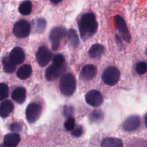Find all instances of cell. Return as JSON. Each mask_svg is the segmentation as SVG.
I'll list each match as a JSON object with an SVG mask.
<instances>
[{
  "mask_svg": "<svg viewBox=\"0 0 147 147\" xmlns=\"http://www.w3.org/2000/svg\"><path fill=\"white\" fill-rule=\"evenodd\" d=\"M74 112L73 108L69 106H65L64 109V114L67 117H70L72 115Z\"/></svg>",
  "mask_w": 147,
  "mask_h": 147,
  "instance_id": "4dcf8cb0",
  "label": "cell"
},
{
  "mask_svg": "<svg viewBox=\"0 0 147 147\" xmlns=\"http://www.w3.org/2000/svg\"><path fill=\"white\" fill-rule=\"evenodd\" d=\"M21 138L17 133H9L5 136L3 144L8 147H16L20 143Z\"/></svg>",
  "mask_w": 147,
  "mask_h": 147,
  "instance_id": "5bb4252c",
  "label": "cell"
},
{
  "mask_svg": "<svg viewBox=\"0 0 147 147\" xmlns=\"http://www.w3.org/2000/svg\"><path fill=\"white\" fill-rule=\"evenodd\" d=\"M76 87V79L72 74L67 73L63 74L60 80L59 88L63 94L65 96L72 95Z\"/></svg>",
  "mask_w": 147,
  "mask_h": 147,
  "instance_id": "7a4b0ae2",
  "label": "cell"
},
{
  "mask_svg": "<svg viewBox=\"0 0 147 147\" xmlns=\"http://www.w3.org/2000/svg\"><path fill=\"white\" fill-rule=\"evenodd\" d=\"M32 73V69L30 65L24 64L20 67L17 71V77L21 80H25L30 77Z\"/></svg>",
  "mask_w": 147,
  "mask_h": 147,
  "instance_id": "ac0fdd59",
  "label": "cell"
},
{
  "mask_svg": "<svg viewBox=\"0 0 147 147\" xmlns=\"http://www.w3.org/2000/svg\"><path fill=\"white\" fill-rule=\"evenodd\" d=\"M62 0H51V2L54 4H57L60 2Z\"/></svg>",
  "mask_w": 147,
  "mask_h": 147,
  "instance_id": "d6a6232c",
  "label": "cell"
},
{
  "mask_svg": "<svg viewBox=\"0 0 147 147\" xmlns=\"http://www.w3.org/2000/svg\"><path fill=\"white\" fill-rule=\"evenodd\" d=\"M1 147H8V146H7L6 145H5V144H2V145H1Z\"/></svg>",
  "mask_w": 147,
  "mask_h": 147,
  "instance_id": "e575fe53",
  "label": "cell"
},
{
  "mask_svg": "<svg viewBox=\"0 0 147 147\" xmlns=\"http://www.w3.org/2000/svg\"><path fill=\"white\" fill-rule=\"evenodd\" d=\"M65 65H58L52 63L45 72V77L48 80H53L60 76L65 70Z\"/></svg>",
  "mask_w": 147,
  "mask_h": 147,
  "instance_id": "30bf717a",
  "label": "cell"
},
{
  "mask_svg": "<svg viewBox=\"0 0 147 147\" xmlns=\"http://www.w3.org/2000/svg\"><path fill=\"white\" fill-rule=\"evenodd\" d=\"M42 111L40 105L36 103H30L26 109V117L29 123H34L40 118Z\"/></svg>",
  "mask_w": 147,
  "mask_h": 147,
  "instance_id": "8992f818",
  "label": "cell"
},
{
  "mask_svg": "<svg viewBox=\"0 0 147 147\" xmlns=\"http://www.w3.org/2000/svg\"><path fill=\"white\" fill-rule=\"evenodd\" d=\"M104 50L105 48L103 45L99 44H95L91 47L88 54L91 58H98L103 54Z\"/></svg>",
  "mask_w": 147,
  "mask_h": 147,
  "instance_id": "d6986e66",
  "label": "cell"
},
{
  "mask_svg": "<svg viewBox=\"0 0 147 147\" xmlns=\"http://www.w3.org/2000/svg\"><path fill=\"white\" fill-rule=\"evenodd\" d=\"M141 123L140 118L138 115H133L127 117L123 123V129L127 131H132L137 130Z\"/></svg>",
  "mask_w": 147,
  "mask_h": 147,
  "instance_id": "8fae6325",
  "label": "cell"
},
{
  "mask_svg": "<svg viewBox=\"0 0 147 147\" xmlns=\"http://www.w3.org/2000/svg\"><path fill=\"white\" fill-rule=\"evenodd\" d=\"M13 32L17 37L25 38L29 36L30 32V25L26 20H20L14 24Z\"/></svg>",
  "mask_w": 147,
  "mask_h": 147,
  "instance_id": "5b68a950",
  "label": "cell"
},
{
  "mask_svg": "<svg viewBox=\"0 0 147 147\" xmlns=\"http://www.w3.org/2000/svg\"><path fill=\"white\" fill-rule=\"evenodd\" d=\"M136 70L139 75H143L147 71V64L144 61L138 62L136 67Z\"/></svg>",
  "mask_w": 147,
  "mask_h": 147,
  "instance_id": "484cf974",
  "label": "cell"
},
{
  "mask_svg": "<svg viewBox=\"0 0 147 147\" xmlns=\"http://www.w3.org/2000/svg\"><path fill=\"white\" fill-rule=\"evenodd\" d=\"M9 57L17 65L21 64L24 61L25 55L21 48L15 47L10 52Z\"/></svg>",
  "mask_w": 147,
  "mask_h": 147,
  "instance_id": "4fadbf2b",
  "label": "cell"
},
{
  "mask_svg": "<svg viewBox=\"0 0 147 147\" xmlns=\"http://www.w3.org/2000/svg\"><path fill=\"white\" fill-rule=\"evenodd\" d=\"M14 105L13 103L7 99L2 101L0 106V114L3 118L7 117L13 111Z\"/></svg>",
  "mask_w": 147,
  "mask_h": 147,
  "instance_id": "9a60e30c",
  "label": "cell"
},
{
  "mask_svg": "<svg viewBox=\"0 0 147 147\" xmlns=\"http://www.w3.org/2000/svg\"><path fill=\"white\" fill-rule=\"evenodd\" d=\"M2 65L3 70L9 74L13 72L16 68V64L8 57L3 58L2 60Z\"/></svg>",
  "mask_w": 147,
  "mask_h": 147,
  "instance_id": "44dd1931",
  "label": "cell"
},
{
  "mask_svg": "<svg viewBox=\"0 0 147 147\" xmlns=\"http://www.w3.org/2000/svg\"><path fill=\"white\" fill-rule=\"evenodd\" d=\"M9 128H10V130L11 131H20L22 129V126L20 123H17V122H14V123H13L10 124Z\"/></svg>",
  "mask_w": 147,
  "mask_h": 147,
  "instance_id": "f546056e",
  "label": "cell"
},
{
  "mask_svg": "<svg viewBox=\"0 0 147 147\" xmlns=\"http://www.w3.org/2000/svg\"><path fill=\"white\" fill-rule=\"evenodd\" d=\"M81 38L84 40L92 37L97 31L98 24L93 13L84 14L78 22Z\"/></svg>",
  "mask_w": 147,
  "mask_h": 147,
  "instance_id": "6da1fadb",
  "label": "cell"
},
{
  "mask_svg": "<svg viewBox=\"0 0 147 147\" xmlns=\"http://www.w3.org/2000/svg\"><path fill=\"white\" fill-rule=\"evenodd\" d=\"M67 40L69 44L74 48L77 47L79 44V40L76 32L72 29H69L67 34Z\"/></svg>",
  "mask_w": 147,
  "mask_h": 147,
  "instance_id": "ffe728a7",
  "label": "cell"
},
{
  "mask_svg": "<svg viewBox=\"0 0 147 147\" xmlns=\"http://www.w3.org/2000/svg\"><path fill=\"white\" fill-rule=\"evenodd\" d=\"M114 21L121 37H122L125 41L130 42L131 40V36L123 18L120 16L117 15L114 17Z\"/></svg>",
  "mask_w": 147,
  "mask_h": 147,
  "instance_id": "52a82bcc",
  "label": "cell"
},
{
  "mask_svg": "<svg viewBox=\"0 0 147 147\" xmlns=\"http://www.w3.org/2000/svg\"><path fill=\"white\" fill-rule=\"evenodd\" d=\"M64 126L65 128L68 131H72L74 127H75V119L72 117L68 118L66 121L64 123Z\"/></svg>",
  "mask_w": 147,
  "mask_h": 147,
  "instance_id": "4316f807",
  "label": "cell"
},
{
  "mask_svg": "<svg viewBox=\"0 0 147 147\" xmlns=\"http://www.w3.org/2000/svg\"><path fill=\"white\" fill-rule=\"evenodd\" d=\"M12 99L17 103H22L26 98V90L22 87H18L15 88L11 94Z\"/></svg>",
  "mask_w": 147,
  "mask_h": 147,
  "instance_id": "2e32d148",
  "label": "cell"
},
{
  "mask_svg": "<svg viewBox=\"0 0 147 147\" xmlns=\"http://www.w3.org/2000/svg\"><path fill=\"white\" fill-rule=\"evenodd\" d=\"M32 9V2L29 0H26L23 2L20 5L18 8V10L20 13L21 14L24 16L29 15L31 13Z\"/></svg>",
  "mask_w": 147,
  "mask_h": 147,
  "instance_id": "7402d4cb",
  "label": "cell"
},
{
  "mask_svg": "<svg viewBox=\"0 0 147 147\" xmlns=\"http://www.w3.org/2000/svg\"><path fill=\"white\" fill-rule=\"evenodd\" d=\"M102 147H123L121 140L115 137H107L101 142Z\"/></svg>",
  "mask_w": 147,
  "mask_h": 147,
  "instance_id": "e0dca14e",
  "label": "cell"
},
{
  "mask_svg": "<svg viewBox=\"0 0 147 147\" xmlns=\"http://www.w3.org/2000/svg\"><path fill=\"white\" fill-rule=\"evenodd\" d=\"M97 74L96 67L92 64L85 65L81 69L80 78L83 80H90L92 79Z\"/></svg>",
  "mask_w": 147,
  "mask_h": 147,
  "instance_id": "7c38bea8",
  "label": "cell"
},
{
  "mask_svg": "<svg viewBox=\"0 0 147 147\" xmlns=\"http://www.w3.org/2000/svg\"><path fill=\"white\" fill-rule=\"evenodd\" d=\"M102 78L105 84L109 86H114L117 83L120 78V72L115 67H108L105 69Z\"/></svg>",
  "mask_w": 147,
  "mask_h": 147,
  "instance_id": "3957f363",
  "label": "cell"
},
{
  "mask_svg": "<svg viewBox=\"0 0 147 147\" xmlns=\"http://www.w3.org/2000/svg\"><path fill=\"white\" fill-rule=\"evenodd\" d=\"M104 117L103 112L100 110H94L89 115V120L92 123H98L101 122Z\"/></svg>",
  "mask_w": 147,
  "mask_h": 147,
  "instance_id": "603a6c76",
  "label": "cell"
},
{
  "mask_svg": "<svg viewBox=\"0 0 147 147\" xmlns=\"http://www.w3.org/2000/svg\"><path fill=\"white\" fill-rule=\"evenodd\" d=\"M66 32L65 28L62 26L55 27L51 30L49 37L52 44V48L53 51L58 49L60 41L65 36Z\"/></svg>",
  "mask_w": 147,
  "mask_h": 147,
  "instance_id": "277c9868",
  "label": "cell"
},
{
  "mask_svg": "<svg viewBox=\"0 0 147 147\" xmlns=\"http://www.w3.org/2000/svg\"><path fill=\"white\" fill-rule=\"evenodd\" d=\"M85 100L88 105L96 107L100 106L103 101L101 93L95 90L88 91L85 95Z\"/></svg>",
  "mask_w": 147,
  "mask_h": 147,
  "instance_id": "9c48e42d",
  "label": "cell"
},
{
  "mask_svg": "<svg viewBox=\"0 0 147 147\" xmlns=\"http://www.w3.org/2000/svg\"><path fill=\"white\" fill-rule=\"evenodd\" d=\"M116 40H117V42L119 44H122V42H121V38L119 37V36H118V35H116Z\"/></svg>",
  "mask_w": 147,
  "mask_h": 147,
  "instance_id": "1f68e13d",
  "label": "cell"
},
{
  "mask_svg": "<svg viewBox=\"0 0 147 147\" xmlns=\"http://www.w3.org/2000/svg\"><path fill=\"white\" fill-rule=\"evenodd\" d=\"M53 63L58 65H64L65 64V59L64 56L60 54L56 55L53 59Z\"/></svg>",
  "mask_w": 147,
  "mask_h": 147,
  "instance_id": "83f0119b",
  "label": "cell"
},
{
  "mask_svg": "<svg viewBox=\"0 0 147 147\" xmlns=\"http://www.w3.org/2000/svg\"><path fill=\"white\" fill-rule=\"evenodd\" d=\"M145 124H146V126L147 127V113L146 114L145 116Z\"/></svg>",
  "mask_w": 147,
  "mask_h": 147,
  "instance_id": "836d02e7",
  "label": "cell"
},
{
  "mask_svg": "<svg viewBox=\"0 0 147 147\" xmlns=\"http://www.w3.org/2000/svg\"><path fill=\"white\" fill-rule=\"evenodd\" d=\"M9 94V88L8 86L5 83L0 84V99L3 100L8 97Z\"/></svg>",
  "mask_w": 147,
  "mask_h": 147,
  "instance_id": "d4e9b609",
  "label": "cell"
},
{
  "mask_svg": "<svg viewBox=\"0 0 147 147\" xmlns=\"http://www.w3.org/2000/svg\"><path fill=\"white\" fill-rule=\"evenodd\" d=\"M83 133V127L81 126H76L71 131V134L75 137H80Z\"/></svg>",
  "mask_w": 147,
  "mask_h": 147,
  "instance_id": "f1b7e54d",
  "label": "cell"
},
{
  "mask_svg": "<svg viewBox=\"0 0 147 147\" xmlns=\"http://www.w3.org/2000/svg\"><path fill=\"white\" fill-rule=\"evenodd\" d=\"M46 21L44 18H38L36 21V25L34 28L35 32L41 33L42 32L46 26Z\"/></svg>",
  "mask_w": 147,
  "mask_h": 147,
  "instance_id": "cb8c5ba5",
  "label": "cell"
},
{
  "mask_svg": "<svg viewBox=\"0 0 147 147\" xmlns=\"http://www.w3.org/2000/svg\"></svg>",
  "mask_w": 147,
  "mask_h": 147,
  "instance_id": "d590c367",
  "label": "cell"
},
{
  "mask_svg": "<svg viewBox=\"0 0 147 147\" xmlns=\"http://www.w3.org/2000/svg\"><path fill=\"white\" fill-rule=\"evenodd\" d=\"M36 56L39 65L44 67L49 63L52 58V53L47 47L41 46L38 48Z\"/></svg>",
  "mask_w": 147,
  "mask_h": 147,
  "instance_id": "ba28073f",
  "label": "cell"
}]
</instances>
